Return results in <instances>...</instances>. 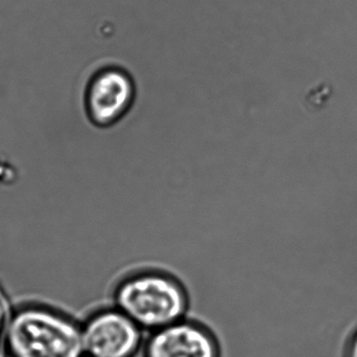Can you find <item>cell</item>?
Segmentation results:
<instances>
[{
    "label": "cell",
    "mask_w": 357,
    "mask_h": 357,
    "mask_svg": "<svg viewBox=\"0 0 357 357\" xmlns=\"http://www.w3.org/2000/svg\"><path fill=\"white\" fill-rule=\"evenodd\" d=\"M347 357H357V333L348 347Z\"/></svg>",
    "instance_id": "cell-7"
},
{
    "label": "cell",
    "mask_w": 357,
    "mask_h": 357,
    "mask_svg": "<svg viewBox=\"0 0 357 357\" xmlns=\"http://www.w3.org/2000/svg\"><path fill=\"white\" fill-rule=\"evenodd\" d=\"M13 357H84L82 327L62 314L41 307L15 312L8 335Z\"/></svg>",
    "instance_id": "cell-2"
},
{
    "label": "cell",
    "mask_w": 357,
    "mask_h": 357,
    "mask_svg": "<svg viewBox=\"0 0 357 357\" xmlns=\"http://www.w3.org/2000/svg\"><path fill=\"white\" fill-rule=\"evenodd\" d=\"M14 312L10 305V298L3 287L0 285V357L8 356V335Z\"/></svg>",
    "instance_id": "cell-6"
},
{
    "label": "cell",
    "mask_w": 357,
    "mask_h": 357,
    "mask_svg": "<svg viewBox=\"0 0 357 357\" xmlns=\"http://www.w3.org/2000/svg\"><path fill=\"white\" fill-rule=\"evenodd\" d=\"M144 350V357H220L211 331L185 319L150 333Z\"/></svg>",
    "instance_id": "cell-4"
},
{
    "label": "cell",
    "mask_w": 357,
    "mask_h": 357,
    "mask_svg": "<svg viewBox=\"0 0 357 357\" xmlns=\"http://www.w3.org/2000/svg\"><path fill=\"white\" fill-rule=\"evenodd\" d=\"M144 331L116 306L92 314L84 326L86 357H134L144 347Z\"/></svg>",
    "instance_id": "cell-3"
},
{
    "label": "cell",
    "mask_w": 357,
    "mask_h": 357,
    "mask_svg": "<svg viewBox=\"0 0 357 357\" xmlns=\"http://www.w3.org/2000/svg\"><path fill=\"white\" fill-rule=\"evenodd\" d=\"M114 305L142 330H158L185 319L186 291L177 279L157 270L128 276L114 291Z\"/></svg>",
    "instance_id": "cell-1"
},
{
    "label": "cell",
    "mask_w": 357,
    "mask_h": 357,
    "mask_svg": "<svg viewBox=\"0 0 357 357\" xmlns=\"http://www.w3.org/2000/svg\"><path fill=\"white\" fill-rule=\"evenodd\" d=\"M132 92L131 81L121 71L98 73L86 92V107L92 121L100 125L116 121L129 107Z\"/></svg>",
    "instance_id": "cell-5"
}]
</instances>
